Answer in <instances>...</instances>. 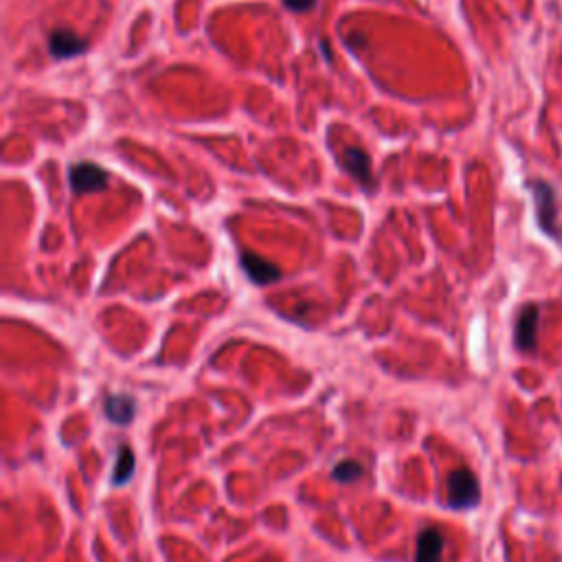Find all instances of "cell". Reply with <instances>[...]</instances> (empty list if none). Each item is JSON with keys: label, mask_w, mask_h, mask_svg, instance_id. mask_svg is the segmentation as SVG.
Listing matches in <instances>:
<instances>
[{"label": "cell", "mask_w": 562, "mask_h": 562, "mask_svg": "<svg viewBox=\"0 0 562 562\" xmlns=\"http://www.w3.org/2000/svg\"><path fill=\"white\" fill-rule=\"evenodd\" d=\"M446 499L453 510H468L479 505L481 488H479V479L472 475V470L459 468L448 475Z\"/></svg>", "instance_id": "cell-1"}, {"label": "cell", "mask_w": 562, "mask_h": 562, "mask_svg": "<svg viewBox=\"0 0 562 562\" xmlns=\"http://www.w3.org/2000/svg\"><path fill=\"white\" fill-rule=\"evenodd\" d=\"M534 191L536 200V220L538 227L545 235H549L552 240H560L558 231V209H556V194L554 189L547 183H532L530 185Z\"/></svg>", "instance_id": "cell-2"}, {"label": "cell", "mask_w": 562, "mask_h": 562, "mask_svg": "<svg viewBox=\"0 0 562 562\" xmlns=\"http://www.w3.org/2000/svg\"><path fill=\"white\" fill-rule=\"evenodd\" d=\"M69 185L75 194H97L108 187V174L95 163H75L69 170Z\"/></svg>", "instance_id": "cell-3"}, {"label": "cell", "mask_w": 562, "mask_h": 562, "mask_svg": "<svg viewBox=\"0 0 562 562\" xmlns=\"http://www.w3.org/2000/svg\"><path fill=\"white\" fill-rule=\"evenodd\" d=\"M240 264L244 268L246 277H249L253 284H257V286L275 284V281L281 279V268L277 264H273L271 260H266V257L257 255V253L244 251L240 255Z\"/></svg>", "instance_id": "cell-4"}, {"label": "cell", "mask_w": 562, "mask_h": 562, "mask_svg": "<svg viewBox=\"0 0 562 562\" xmlns=\"http://www.w3.org/2000/svg\"><path fill=\"white\" fill-rule=\"evenodd\" d=\"M88 49V42L71 29H55L49 36V51L55 60L77 58Z\"/></svg>", "instance_id": "cell-5"}, {"label": "cell", "mask_w": 562, "mask_h": 562, "mask_svg": "<svg viewBox=\"0 0 562 562\" xmlns=\"http://www.w3.org/2000/svg\"><path fill=\"white\" fill-rule=\"evenodd\" d=\"M536 330H538V308L525 306L516 319L514 341L521 352H532L536 347Z\"/></svg>", "instance_id": "cell-6"}, {"label": "cell", "mask_w": 562, "mask_h": 562, "mask_svg": "<svg viewBox=\"0 0 562 562\" xmlns=\"http://www.w3.org/2000/svg\"><path fill=\"white\" fill-rule=\"evenodd\" d=\"M343 167L347 170V174H350L361 187H365V189L374 187L372 161H369V156L363 150L347 148L343 152Z\"/></svg>", "instance_id": "cell-7"}, {"label": "cell", "mask_w": 562, "mask_h": 562, "mask_svg": "<svg viewBox=\"0 0 562 562\" xmlns=\"http://www.w3.org/2000/svg\"><path fill=\"white\" fill-rule=\"evenodd\" d=\"M104 413L110 422L130 424L137 415V402L128 393H110L104 404Z\"/></svg>", "instance_id": "cell-8"}, {"label": "cell", "mask_w": 562, "mask_h": 562, "mask_svg": "<svg viewBox=\"0 0 562 562\" xmlns=\"http://www.w3.org/2000/svg\"><path fill=\"white\" fill-rule=\"evenodd\" d=\"M444 554V536L435 527H426L418 536V552L415 562H442Z\"/></svg>", "instance_id": "cell-9"}, {"label": "cell", "mask_w": 562, "mask_h": 562, "mask_svg": "<svg viewBox=\"0 0 562 562\" xmlns=\"http://www.w3.org/2000/svg\"><path fill=\"white\" fill-rule=\"evenodd\" d=\"M132 472H134V453H132V448L130 446H121L119 448V455H117L115 472H112V483H117V486H121V483H128L130 477H132Z\"/></svg>", "instance_id": "cell-10"}, {"label": "cell", "mask_w": 562, "mask_h": 562, "mask_svg": "<svg viewBox=\"0 0 562 562\" xmlns=\"http://www.w3.org/2000/svg\"><path fill=\"white\" fill-rule=\"evenodd\" d=\"M363 464H358V462H352V459H347V462H341L339 466H336L332 470V475L336 481H341V483H350V481H356V479H361L363 477Z\"/></svg>", "instance_id": "cell-11"}, {"label": "cell", "mask_w": 562, "mask_h": 562, "mask_svg": "<svg viewBox=\"0 0 562 562\" xmlns=\"http://www.w3.org/2000/svg\"><path fill=\"white\" fill-rule=\"evenodd\" d=\"M284 5L290 11H310L317 5V0H284Z\"/></svg>", "instance_id": "cell-12"}]
</instances>
